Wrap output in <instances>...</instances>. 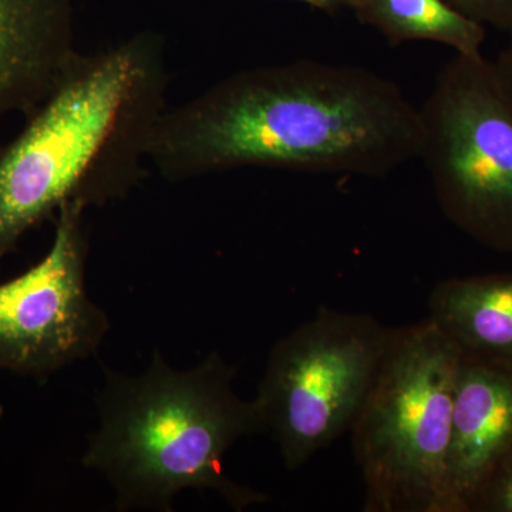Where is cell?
<instances>
[{
  "label": "cell",
  "instance_id": "cell-1",
  "mask_svg": "<svg viewBox=\"0 0 512 512\" xmlns=\"http://www.w3.org/2000/svg\"><path fill=\"white\" fill-rule=\"evenodd\" d=\"M423 140L420 107L392 79L302 59L241 70L168 107L150 164L171 183L241 168L384 178Z\"/></svg>",
  "mask_w": 512,
  "mask_h": 512
},
{
  "label": "cell",
  "instance_id": "cell-4",
  "mask_svg": "<svg viewBox=\"0 0 512 512\" xmlns=\"http://www.w3.org/2000/svg\"><path fill=\"white\" fill-rule=\"evenodd\" d=\"M460 356L430 318L394 328L350 427L366 512H451L446 470Z\"/></svg>",
  "mask_w": 512,
  "mask_h": 512
},
{
  "label": "cell",
  "instance_id": "cell-9",
  "mask_svg": "<svg viewBox=\"0 0 512 512\" xmlns=\"http://www.w3.org/2000/svg\"><path fill=\"white\" fill-rule=\"evenodd\" d=\"M76 0H0V121L29 116L79 50Z\"/></svg>",
  "mask_w": 512,
  "mask_h": 512
},
{
  "label": "cell",
  "instance_id": "cell-5",
  "mask_svg": "<svg viewBox=\"0 0 512 512\" xmlns=\"http://www.w3.org/2000/svg\"><path fill=\"white\" fill-rule=\"evenodd\" d=\"M420 114L419 158L441 211L478 244L512 254V101L493 60L456 55Z\"/></svg>",
  "mask_w": 512,
  "mask_h": 512
},
{
  "label": "cell",
  "instance_id": "cell-3",
  "mask_svg": "<svg viewBox=\"0 0 512 512\" xmlns=\"http://www.w3.org/2000/svg\"><path fill=\"white\" fill-rule=\"evenodd\" d=\"M103 375L82 464L106 478L117 511L170 512L185 490L214 491L234 511L268 503L225 473L228 451L264 429L254 400L235 393L237 367L220 353L180 370L156 349L140 375L107 366Z\"/></svg>",
  "mask_w": 512,
  "mask_h": 512
},
{
  "label": "cell",
  "instance_id": "cell-13",
  "mask_svg": "<svg viewBox=\"0 0 512 512\" xmlns=\"http://www.w3.org/2000/svg\"><path fill=\"white\" fill-rule=\"evenodd\" d=\"M483 26L512 33V0H447Z\"/></svg>",
  "mask_w": 512,
  "mask_h": 512
},
{
  "label": "cell",
  "instance_id": "cell-14",
  "mask_svg": "<svg viewBox=\"0 0 512 512\" xmlns=\"http://www.w3.org/2000/svg\"><path fill=\"white\" fill-rule=\"evenodd\" d=\"M493 62L498 79L512 101V33H510V42L501 50L497 60H493Z\"/></svg>",
  "mask_w": 512,
  "mask_h": 512
},
{
  "label": "cell",
  "instance_id": "cell-12",
  "mask_svg": "<svg viewBox=\"0 0 512 512\" xmlns=\"http://www.w3.org/2000/svg\"><path fill=\"white\" fill-rule=\"evenodd\" d=\"M471 512H512V446L478 491Z\"/></svg>",
  "mask_w": 512,
  "mask_h": 512
},
{
  "label": "cell",
  "instance_id": "cell-7",
  "mask_svg": "<svg viewBox=\"0 0 512 512\" xmlns=\"http://www.w3.org/2000/svg\"><path fill=\"white\" fill-rule=\"evenodd\" d=\"M82 205L53 220L47 254L0 284V370L42 380L97 352L111 328L86 288L89 234Z\"/></svg>",
  "mask_w": 512,
  "mask_h": 512
},
{
  "label": "cell",
  "instance_id": "cell-11",
  "mask_svg": "<svg viewBox=\"0 0 512 512\" xmlns=\"http://www.w3.org/2000/svg\"><path fill=\"white\" fill-rule=\"evenodd\" d=\"M348 10L390 46L429 42L450 47L457 55H474L484 45L485 26L447 0H349Z\"/></svg>",
  "mask_w": 512,
  "mask_h": 512
},
{
  "label": "cell",
  "instance_id": "cell-10",
  "mask_svg": "<svg viewBox=\"0 0 512 512\" xmlns=\"http://www.w3.org/2000/svg\"><path fill=\"white\" fill-rule=\"evenodd\" d=\"M429 318L463 355L512 366V272L441 281Z\"/></svg>",
  "mask_w": 512,
  "mask_h": 512
},
{
  "label": "cell",
  "instance_id": "cell-15",
  "mask_svg": "<svg viewBox=\"0 0 512 512\" xmlns=\"http://www.w3.org/2000/svg\"><path fill=\"white\" fill-rule=\"evenodd\" d=\"M291 2L303 3V5L311 6L320 12L328 13V15H336L342 10H348L349 0H291Z\"/></svg>",
  "mask_w": 512,
  "mask_h": 512
},
{
  "label": "cell",
  "instance_id": "cell-8",
  "mask_svg": "<svg viewBox=\"0 0 512 512\" xmlns=\"http://www.w3.org/2000/svg\"><path fill=\"white\" fill-rule=\"evenodd\" d=\"M511 446L512 366L461 353L447 454L451 512H471L478 491Z\"/></svg>",
  "mask_w": 512,
  "mask_h": 512
},
{
  "label": "cell",
  "instance_id": "cell-2",
  "mask_svg": "<svg viewBox=\"0 0 512 512\" xmlns=\"http://www.w3.org/2000/svg\"><path fill=\"white\" fill-rule=\"evenodd\" d=\"M168 87L167 45L154 30L73 56L0 146V259L64 205L106 207L140 185Z\"/></svg>",
  "mask_w": 512,
  "mask_h": 512
},
{
  "label": "cell",
  "instance_id": "cell-16",
  "mask_svg": "<svg viewBox=\"0 0 512 512\" xmlns=\"http://www.w3.org/2000/svg\"><path fill=\"white\" fill-rule=\"evenodd\" d=\"M3 420H5V406L0 404V429H2Z\"/></svg>",
  "mask_w": 512,
  "mask_h": 512
},
{
  "label": "cell",
  "instance_id": "cell-6",
  "mask_svg": "<svg viewBox=\"0 0 512 512\" xmlns=\"http://www.w3.org/2000/svg\"><path fill=\"white\" fill-rule=\"evenodd\" d=\"M393 330L372 315L320 308L275 343L254 402L288 470L350 430Z\"/></svg>",
  "mask_w": 512,
  "mask_h": 512
}]
</instances>
